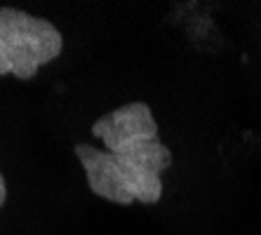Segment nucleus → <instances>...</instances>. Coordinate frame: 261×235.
I'll return each mask as SVG.
<instances>
[{
    "label": "nucleus",
    "mask_w": 261,
    "mask_h": 235,
    "mask_svg": "<svg viewBox=\"0 0 261 235\" xmlns=\"http://www.w3.org/2000/svg\"><path fill=\"white\" fill-rule=\"evenodd\" d=\"M92 134L106 148L75 144L87 186L113 205H155L163 198V172L172 165V151L160 141L158 122L146 101H129L101 115Z\"/></svg>",
    "instance_id": "1"
},
{
    "label": "nucleus",
    "mask_w": 261,
    "mask_h": 235,
    "mask_svg": "<svg viewBox=\"0 0 261 235\" xmlns=\"http://www.w3.org/2000/svg\"><path fill=\"white\" fill-rule=\"evenodd\" d=\"M64 49V38L49 19L29 14L19 7H0V78H36Z\"/></svg>",
    "instance_id": "2"
},
{
    "label": "nucleus",
    "mask_w": 261,
    "mask_h": 235,
    "mask_svg": "<svg viewBox=\"0 0 261 235\" xmlns=\"http://www.w3.org/2000/svg\"><path fill=\"white\" fill-rule=\"evenodd\" d=\"M5 198H7V186H5V176L0 172V207L5 205Z\"/></svg>",
    "instance_id": "3"
}]
</instances>
